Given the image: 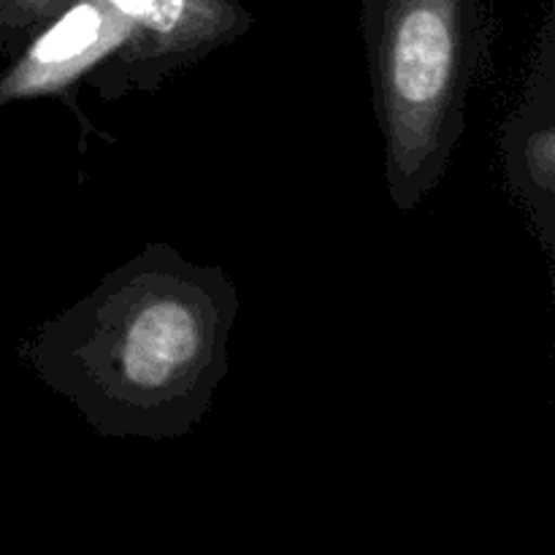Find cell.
<instances>
[{
	"label": "cell",
	"instance_id": "3",
	"mask_svg": "<svg viewBox=\"0 0 555 555\" xmlns=\"http://www.w3.org/2000/svg\"><path fill=\"white\" fill-rule=\"evenodd\" d=\"M128 20V41L92 70L87 87L103 101L152 92L163 81L238 41L253 14L238 0H106Z\"/></svg>",
	"mask_w": 555,
	"mask_h": 555
},
{
	"label": "cell",
	"instance_id": "6",
	"mask_svg": "<svg viewBox=\"0 0 555 555\" xmlns=\"http://www.w3.org/2000/svg\"><path fill=\"white\" fill-rule=\"evenodd\" d=\"M79 0H0V52L14 57L41 27Z\"/></svg>",
	"mask_w": 555,
	"mask_h": 555
},
{
	"label": "cell",
	"instance_id": "5",
	"mask_svg": "<svg viewBox=\"0 0 555 555\" xmlns=\"http://www.w3.org/2000/svg\"><path fill=\"white\" fill-rule=\"evenodd\" d=\"M502 166L547 258L555 255V20L545 16L518 103L504 119Z\"/></svg>",
	"mask_w": 555,
	"mask_h": 555
},
{
	"label": "cell",
	"instance_id": "1",
	"mask_svg": "<svg viewBox=\"0 0 555 555\" xmlns=\"http://www.w3.org/2000/svg\"><path fill=\"white\" fill-rule=\"evenodd\" d=\"M238 291L222 266L152 242L41 325L25 358L108 439L193 431L231 372Z\"/></svg>",
	"mask_w": 555,
	"mask_h": 555
},
{
	"label": "cell",
	"instance_id": "2",
	"mask_svg": "<svg viewBox=\"0 0 555 555\" xmlns=\"http://www.w3.org/2000/svg\"><path fill=\"white\" fill-rule=\"evenodd\" d=\"M385 188L412 211L448 173L482 57L480 0H361Z\"/></svg>",
	"mask_w": 555,
	"mask_h": 555
},
{
	"label": "cell",
	"instance_id": "4",
	"mask_svg": "<svg viewBox=\"0 0 555 555\" xmlns=\"http://www.w3.org/2000/svg\"><path fill=\"white\" fill-rule=\"evenodd\" d=\"M130 25L106 0H79L36 33L0 74V108L27 98H70L125 41Z\"/></svg>",
	"mask_w": 555,
	"mask_h": 555
}]
</instances>
